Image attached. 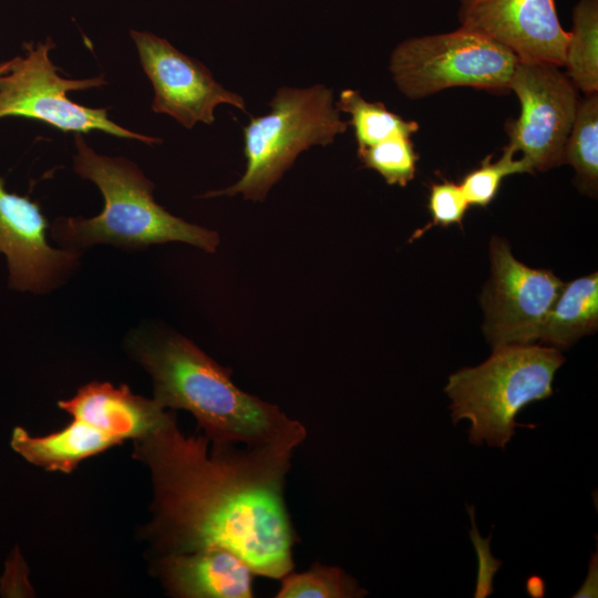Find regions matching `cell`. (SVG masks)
Listing matches in <instances>:
<instances>
[{"label":"cell","instance_id":"cell-1","mask_svg":"<svg viewBox=\"0 0 598 598\" xmlns=\"http://www.w3.org/2000/svg\"><path fill=\"white\" fill-rule=\"evenodd\" d=\"M307 431L237 447L187 436L172 412L134 456L152 474L153 519L147 535L161 555L223 547L255 575L280 579L293 570L297 535L285 502L286 476Z\"/></svg>","mask_w":598,"mask_h":598},{"label":"cell","instance_id":"cell-2","mask_svg":"<svg viewBox=\"0 0 598 598\" xmlns=\"http://www.w3.org/2000/svg\"><path fill=\"white\" fill-rule=\"evenodd\" d=\"M128 349L152 377L158 405L190 412L210 443L256 446L306 431L277 405L235 385L228 369L181 334L137 330Z\"/></svg>","mask_w":598,"mask_h":598},{"label":"cell","instance_id":"cell-3","mask_svg":"<svg viewBox=\"0 0 598 598\" xmlns=\"http://www.w3.org/2000/svg\"><path fill=\"white\" fill-rule=\"evenodd\" d=\"M74 171L92 181L104 197L95 217H60L51 235L64 249L80 251L97 244L140 249L167 241H182L214 252L219 235L168 213L153 196L154 184L124 157L97 154L76 133Z\"/></svg>","mask_w":598,"mask_h":598},{"label":"cell","instance_id":"cell-4","mask_svg":"<svg viewBox=\"0 0 598 598\" xmlns=\"http://www.w3.org/2000/svg\"><path fill=\"white\" fill-rule=\"evenodd\" d=\"M565 358L558 349L540 344H503L483 363L448 377L444 392L451 400L454 424L468 420V441L503 451L516 427L518 412L553 395V381Z\"/></svg>","mask_w":598,"mask_h":598},{"label":"cell","instance_id":"cell-5","mask_svg":"<svg viewBox=\"0 0 598 598\" xmlns=\"http://www.w3.org/2000/svg\"><path fill=\"white\" fill-rule=\"evenodd\" d=\"M269 106L268 113L251 117L244 127V174L231 186L202 197L241 194L245 199L262 202L301 152L327 146L348 130L332 91L322 84L281 86Z\"/></svg>","mask_w":598,"mask_h":598},{"label":"cell","instance_id":"cell-6","mask_svg":"<svg viewBox=\"0 0 598 598\" xmlns=\"http://www.w3.org/2000/svg\"><path fill=\"white\" fill-rule=\"evenodd\" d=\"M518 61L506 47L460 27L400 42L389 70L399 91L411 100L457 86L503 94L509 92Z\"/></svg>","mask_w":598,"mask_h":598},{"label":"cell","instance_id":"cell-7","mask_svg":"<svg viewBox=\"0 0 598 598\" xmlns=\"http://www.w3.org/2000/svg\"><path fill=\"white\" fill-rule=\"evenodd\" d=\"M51 39L24 43L25 55L4 62L0 73V118L22 116L44 122L63 132L101 131L146 144L162 142L157 137L126 130L107 116L106 109H92L73 102L68 92L106 84L102 76L73 80L62 78L50 59Z\"/></svg>","mask_w":598,"mask_h":598},{"label":"cell","instance_id":"cell-8","mask_svg":"<svg viewBox=\"0 0 598 598\" xmlns=\"http://www.w3.org/2000/svg\"><path fill=\"white\" fill-rule=\"evenodd\" d=\"M559 68L518 61L509 83V91L519 101L520 114L506 125L508 145L523 153L534 172L565 163V147L579 100L576 87Z\"/></svg>","mask_w":598,"mask_h":598},{"label":"cell","instance_id":"cell-9","mask_svg":"<svg viewBox=\"0 0 598 598\" xmlns=\"http://www.w3.org/2000/svg\"><path fill=\"white\" fill-rule=\"evenodd\" d=\"M489 255L492 276L482 296L487 340L493 348L538 341L565 283L550 270L517 260L498 237L491 240Z\"/></svg>","mask_w":598,"mask_h":598},{"label":"cell","instance_id":"cell-10","mask_svg":"<svg viewBox=\"0 0 598 598\" xmlns=\"http://www.w3.org/2000/svg\"><path fill=\"white\" fill-rule=\"evenodd\" d=\"M142 68L154 89L152 109L172 116L186 128L212 124L214 110L229 104L247 112L245 100L226 90L197 60L151 32L131 31Z\"/></svg>","mask_w":598,"mask_h":598},{"label":"cell","instance_id":"cell-11","mask_svg":"<svg viewBox=\"0 0 598 598\" xmlns=\"http://www.w3.org/2000/svg\"><path fill=\"white\" fill-rule=\"evenodd\" d=\"M460 27L509 49L519 61L564 66L569 38L556 0H458Z\"/></svg>","mask_w":598,"mask_h":598},{"label":"cell","instance_id":"cell-12","mask_svg":"<svg viewBox=\"0 0 598 598\" xmlns=\"http://www.w3.org/2000/svg\"><path fill=\"white\" fill-rule=\"evenodd\" d=\"M48 227L39 204L8 192L0 176V252L7 256L12 289L50 291L79 264L80 251L49 245Z\"/></svg>","mask_w":598,"mask_h":598},{"label":"cell","instance_id":"cell-13","mask_svg":"<svg viewBox=\"0 0 598 598\" xmlns=\"http://www.w3.org/2000/svg\"><path fill=\"white\" fill-rule=\"evenodd\" d=\"M156 573L174 597L250 598V567L234 551L207 547L192 553L162 555Z\"/></svg>","mask_w":598,"mask_h":598},{"label":"cell","instance_id":"cell-14","mask_svg":"<svg viewBox=\"0 0 598 598\" xmlns=\"http://www.w3.org/2000/svg\"><path fill=\"white\" fill-rule=\"evenodd\" d=\"M60 409L112 436L118 444L141 440L156 430L167 416L154 399L134 394L127 385L114 386L93 381L79 389Z\"/></svg>","mask_w":598,"mask_h":598},{"label":"cell","instance_id":"cell-15","mask_svg":"<svg viewBox=\"0 0 598 598\" xmlns=\"http://www.w3.org/2000/svg\"><path fill=\"white\" fill-rule=\"evenodd\" d=\"M10 445L31 464L45 471L70 473L80 462L118 443L97 427L72 417L62 430L44 436H32L16 426Z\"/></svg>","mask_w":598,"mask_h":598},{"label":"cell","instance_id":"cell-16","mask_svg":"<svg viewBox=\"0 0 598 598\" xmlns=\"http://www.w3.org/2000/svg\"><path fill=\"white\" fill-rule=\"evenodd\" d=\"M598 326V274L564 285L551 307L538 341L554 348H567Z\"/></svg>","mask_w":598,"mask_h":598},{"label":"cell","instance_id":"cell-17","mask_svg":"<svg viewBox=\"0 0 598 598\" xmlns=\"http://www.w3.org/2000/svg\"><path fill=\"white\" fill-rule=\"evenodd\" d=\"M565 50L564 66L574 86L584 93L598 92V0H578Z\"/></svg>","mask_w":598,"mask_h":598},{"label":"cell","instance_id":"cell-18","mask_svg":"<svg viewBox=\"0 0 598 598\" xmlns=\"http://www.w3.org/2000/svg\"><path fill=\"white\" fill-rule=\"evenodd\" d=\"M339 112L350 115L358 148L372 146L394 135L411 136L419 131L415 121H406L381 102H369L352 89L340 92L334 103Z\"/></svg>","mask_w":598,"mask_h":598},{"label":"cell","instance_id":"cell-19","mask_svg":"<svg viewBox=\"0 0 598 598\" xmlns=\"http://www.w3.org/2000/svg\"><path fill=\"white\" fill-rule=\"evenodd\" d=\"M565 163L570 164L581 189L591 196L598 185V94H587L577 106L575 121L565 147Z\"/></svg>","mask_w":598,"mask_h":598},{"label":"cell","instance_id":"cell-20","mask_svg":"<svg viewBox=\"0 0 598 598\" xmlns=\"http://www.w3.org/2000/svg\"><path fill=\"white\" fill-rule=\"evenodd\" d=\"M280 580L277 598H360L367 595L341 568L319 563L302 573L290 571Z\"/></svg>","mask_w":598,"mask_h":598},{"label":"cell","instance_id":"cell-21","mask_svg":"<svg viewBox=\"0 0 598 598\" xmlns=\"http://www.w3.org/2000/svg\"><path fill=\"white\" fill-rule=\"evenodd\" d=\"M364 167L377 171L389 185L406 186L416 172L419 155L409 135H394L372 146L358 148Z\"/></svg>","mask_w":598,"mask_h":598},{"label":"cell","instance_id":"cell-22","mask_svg":"<svg viewBox=\"0 0 598 598\" xmlns=\"http://www.w3.org/2000/svg\"><path fill=\"white\" fill-rule=\"evenodd\" d=\"M516 152L505 146L501 157L492 162V155L486 156L480 167L467 173L461 188L468 205L487 207L496 197L503 179L509 175L534 173L527 161L515 158Z\"/></svg>","mask_w":598,"mask_h":598},{"label":"cell","instance_id":"cell-23","mask_svg":"<svg viewBox=\"0 0 598 598\" xmlns=\"http://www.w3.org/2000/svg\"><path fill=\"white\" fill-rule=\"evenodd\" d=\"M468 206L460 184L450 181L433 184L430 189L427 205L432 221L415 233V236L424 234L432 226L447 227L457 224L462 227Z\"/></svg>","mask_w":598,"mask_h":598},{"label":"cell","instance_id":"cell-24","mask_svg":"<svg viewBox=\"0 0 598 598\" xmlns=\"http://www.w3.org/2000/svg\"><path fill=\"white\" fill-rule=\"evenodd\" d=\"M597 556H592L589 565L588 576L581 589L575 595L576 597H592L597 596Z\"/></svg>","mask_w":598,"mask_h":598},{"label":"cell","instance_id":"cell-25","mask_svg":"<svg viewBox=\"0 0 598 598\" xmlns=\"http://www.w3.org/2000/svg\"><path fill=\"white\" fill-rule=\"evenodd\" d=\"M3 69H4V63L0 64V73L2 72Z\"/></svg>","mask_w":598,"mask_h":598}]
</instances>
